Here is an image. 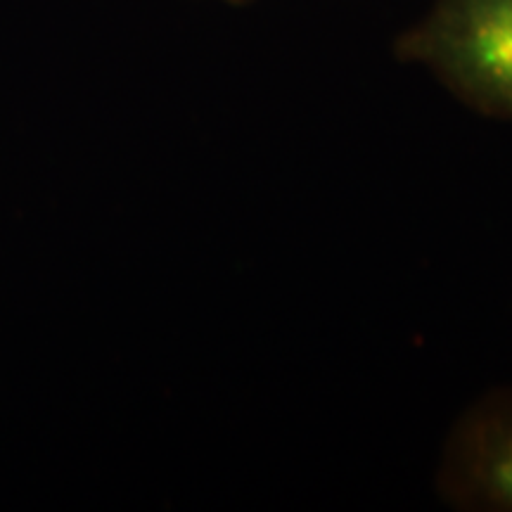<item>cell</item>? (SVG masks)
<instances>
[{
	"label": "cell",
	"instance_id": "cell-3",
	"mask_svg": "<svg viewBox=\"0 0 512 512\" xmlns=\"http://www.w3.org/2000/svg\"><path fill=\"white\" fill-rule=\"evenodd\" d=\"M226 3H247V0H226Z\"/></svg>",
	"mask_w": 512,
	"mask_h": 512
},
{
	"label": "cell",
	"instance_id": "cell-2",
	"mask_svg": "<svg viewBox=\"0 0 512 512\" xmlns=\"http://www.w3.org/2000/svg\"><path fill=\"white\" fill-rule=\"evenodd\" d=\"M439 498L465 512H512V387L472 401L441 446Z\"/></svg>",
	"mask_w": 512,
	"mask_h": 512
},
{
	"label": "cell",
	"instance_id": "cell-1",
	"mask_svg": "<svg viewBox=\"0 0 512 512\" xmlns=\"http://www.w3.org/2000/svg\"><path fill=\"white\" fill-rule=\"evenodd\" d=\"M394 50L470 110L512 124V0H434Z\"/></svg>",
	"mask_w": 512,
	"mask_h": 512
}]
</instances>
